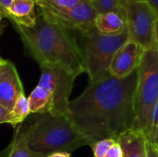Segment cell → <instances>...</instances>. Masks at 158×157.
Listing matches in <instances>:
<instances>
[{"label":"cell","mask_w":158,"mask_h":157,"mask_svg":"<svg viewBox=\"0 0 158 157\" xmlns=\"http://www.w3.org/2000/svg\"><path fill=\"white\" fill-rule=\"evenodd\" d=\"M137 81V69L125 78L109 76L89 83L79 97L70 101V118L90 146L105 139L118 141L134 129Z\"/></svg>","instance_id":"6da1fadb"},{"label":"cell","mask_w":158,"mask_h":157,"mask_svg":"<svg viewBox=\"0 0 158 157\" xmlns=\"http://www.w3.org/2000/svg\"><path fill=\"white\" fill-rule=\"evenodd\" d=\"M28 54L40 65L59 67L76 78L85 72L82 50L69 30L38 10L35 24L24 27L12 23Z\"/></svg>","instance_id":"7a4b0ae2"},{"label":"cell","mask_w":158,"mask_h":157,"mask_svg":"<svg viewBox=\"0 0 158 157\" xmlns=\"http://www.w3.org/2000/svg\"><path fill=\"white\" fill-rule=\"evenodd\" d=\"M29 147L44 156L64 152L72 154L77 149L89 145L69 115L40 114L30 125Z\"/></svg>","instance_id":"3957f363"},{"label":"cell","mask_w":158,"mask_h":157,"mask_svg":"<svg viewBox=\"0 0 158 157\" xmlns=\"http://www.w3.org/2000/svg\"><path fill=\"white\" fill-rule=\"evenodd\" d=\"M83 62L89 83L99 82L110 75V65L118 49L129 40L128 30L117 35L100 33L96 29L82 34Z\"/></svg>","instance_id":"277c9868"},{"label":"cell","mask_w":158,"mask_h":157,"mask_svg":"<svg viewBox=\"0 0 158 157\" xmlns=\"http://www.w3.org/2000/svg\"><path fill=\"white\" fill-rule=\"evenodd\" d=\"M138 81L134 96V130L147 136L153 111L158 101V49L144 51L142 62L137 68Z\"/></svg>","instance_id":"5b68a950"},{"label":"cell","mask_w":158,"mask_h":157,"mask_svg":"<svg viewBox=\"0 0 158 157\" xmlns=\"http://www.w3.org/2000/svg\"><path fill=\"white\" fill-rule=\"evenodd\" d=\"M129 40L139 43L144 50L155 48V28L157 13L145 0H128L126 6Z\"/></svg>","instance_id":"8992f818"},{"label":"cell","mask_w":158,"mask_h":157,"mask_svg":"<svg viewBox=\"0 0 158 157\" xmlns=\"http://www.w3.org/2000/svg\"><path fill=\"white\" fill-rule=\"evenodd\" d=\"M41 77L38 85L45 89L52 98L53 115H69V96L76 79L65 69L53 66L40 65Z\"/></svg>","instance_id":"52a82bcc"},{"label":"cell","mask_w":158,"mask_h":157,"mask_svg":"<svg viewBox=\"0 0 158 157\" xmlns=\"http://www.w3.org/2000/svg\"><path fill=\"white\" fill-rule=\"evenodd\" d=\"M36 6L50 19L81 35L95 29L94 21L98 13L88 0H82L76 6L66 9L55 8L41 3H36Z\"/></svg>","instance_id":"ba28073f"},{"label":"cell","mask_w":158,"mask_h":157,"mask_svg":"<svg viewBox=\"0 0 158 157\" xmlns=\"http://www.w3.org/2000/svg\"><path fill=\"white\" fill-rule=\"evenodd\" d=\"M144 51L139 43L128 40L114 56L110 65V75L125 78L131 74L139 68Z\"/></svg>","instance_id":"9c48e42d"},{"label":"cell","mask_w":158,"mask_h":157,"mask_svg":"<svg viewBox=\"0 0 158 157\" xmlns=\"http://www.w3.org/2000/svg\"><path fill=\"white\" fill-rule=\"evenodd\" d=\"M22 93L23 85L15 65L3 59L0 63V105L11 111Z\"/></svg>","instance_id":"30bf717a"},{"label":"cell","mask_w":158,"mask_h":157,"mask_svg":"<svg viewBox=\"0 0 158 157\" xmlns=\"http://www.w3.org/2000/svg\"><path fill=\"white\" fill-rule=\"evenodd\" d=\"M95 29L102 34L117 35L127 30L126 10L119 7L115 10L98 13L95 21Z\"/></svg>","instance_id":"8fae6325"},{"label":"cell","mask_w":158,"mask_h":157,"mask_svg":"<svg viewBox=\"0 0 158 157\" xmlns=\"http://www.w3.org/2000/svg\"><path fill=\"white\" fill-rule=\"evenodd\" d=\"M122 150V157H147V138L137 130L123 133L117 141Z\"/></svg>","instance_id":"7c38bea8"},{"label":"cell","mask_w":158,"mask_h":157,"mask_svg":"<svg viewBox=\"0 0 158 157\" xmlns=\"http://www.w3.org/2000/svg\"><path fill=\"white\" fill-rule=\"evenodd\" d=\"M35 6L36 3L31 0H13L7 10L6 18L12 23L32 27L37 17Z\"/></svg>","instance_id":"4fadbf2b"},{"label":"cell","mask_w":158,"mask_h":157,"mask_svg":"<svg viewBox=\"0 0 158 157\" xmlns=\"http://www.w3.org/2000/svg\"><path fill=\"white\" fill-rule=\"evenodd\" d=\"M30 133V126H20L16 130L12 143L7 148V155L6 157H45L33 152L29 147Z\"/></svg>","instance_id":"5bb4252c"},{"label":"cell","mask_w":158,"mask_h":157,"mask_svg":"<svg viewBox=\"0 0 158 157\" xmlns=\"http://www.w3.org/2000/svg\"><path fill=\"white\" fill-rule=\"evenodd\" d=\"M31 113L32 114H45L51 113L52 111V98L50 93L41 87L37 85L31 94L28 97Z\"/></svg>","instance_id":"9a60e30c"},{"label":"cell","mask_w":158,"mask_h":157,"mask_svg":"<svg viewBox=\"0 0 158 157\" xmlns=\"http://www.w3.org/2000/svg\"><path fill=\"white\" fill-rule=\"evenodd\" d=\"M30 114L31 109L28 97H26L25 93H22L10 111V125L12 127H17L19 124L22 123Z\"/></svg>","instance_id":"2e32d148"},{"label":"cell","mask_w":158,"mask_h":157,"mask_svg":"<svg viewBox=\"0 0 158 157\" xmlns=\"http://www.w3.org/2000/svg\"><path fill=\"white\" fill-rule=\"evenodd\" d=\"M116 143L117 141L113 139H105L94 143L91 145L94 152V157H105L112 145H114Z\"/></svg>","instance_id":"e0dca14e"},{"label":"cell","mask_w":158,"mask_h":157,"mask_svg":"<svg viewBox=\"0 0 158 157\" xmlns=\"http://www.w3.org/2000/svg\"><path fill=\"white\" fill-rule=\"evenodd\" d=\"M91 4L97 13L115 10L121 7L119 0H92Z\"/></svg>","instance_id":"ac0fdd59"},{"label":"cell","mask_w":158,"mask_h":157,"mask_svg":"<svg viewBox=\"0 0 158 157\" xmlns=\"http://www.w3.org/2000/svg\"><path fill=\"white\" fill-rule=\"evenodd\" d=\"M82 0H37L36 3L47 5L55 8H71L79 5Z\"/></svg>","instance_id":"d6986e66"},{"label":"cell","mask_w":158,"mask_h":157,"mask_svg":"<svg viewBox=\"0 0 158 157\" xmlns=\"http://www.w3.org/2000/svg\"><path fill=\"white\" fill-rule=\"evenodd\" d=\"M158 127V101L157 103L155 105L154 111H153V117H152V121H151V126H150V130L149 132L146 136L148 141H151L156 129Z\"/></svg>","instance_id":"ffe728a7"},{"label":"cell","mask_w":158,"mask_h":157,"mask_svg":"<svg viewBox=\"0 0 158 157\" xmlns=\"http://www.w3.org/2000/svg\"><path fill=\"white\" fill-rule=\"evenodd\" d=\"M105 157H122V150L118 142L114 145H112Z\"/></svg>","instance_id":"44dd1931"},{"label":"cell","mask_w":158,"mask_h":157,"mask_svg":"<svg viewBox=\"0 0 158 157\" xmlns=\"http://www.w3.org/2000/svg\"><path fill=\"white\" fill-rule=\"evenodd\" d=\"M10 124V111L0 105V124Z\"/></svg>","instance_id":"7402d4cb"},{"label":"cell","mask_w":158,"mask_h":157,"mask_svg":"<svg viewBox=\"0 0 158 157\" xmlns=\"http://www.w3.org/2000/svg\"><path fill=\"white\" fill-rule=\"evenodd\" d=\"M146 149H147V157H158V150L148 140H147Z\"/></svg>","instance_id":"603a6c76"},{"label":"cell","mask_w":158,"mask_h":157,"mask_svg":"<svg viewBox=\"0 0 158 157\" xmlns=\"http://www.w3.org/2000/svg\"><path fill=\"white\" fill-rule=\"evenodd\" d=\"M12 1L13 0H0V11L5 15L6 18L7 15V10H8Z\"/></svg>","instance_id":"cb8c5ba5"},{"label":"cell","mask_w":158,"mask_h":157,"mask_svg":"<svg viewBox=\"0 0 158 157\" xmlns=\"http://www.w3.org/2000/svg\"><path fill=\"white\" fill-rule=\"evenodd\" d=\"M149 142H151L155 145V147L158 150V127L156 130V132H155V134H154V136H153V138H152V140L149 141Z\"/></svg>","instance_id":"d4e9b609"},{"label":"cell","mask_w":158,"mask_h":157,"mask_svg":"<svg viewBox=\"0 0 158 157\" xmlns=\"http://www.w3.org/2000/svg\"><path fill=\"white\" fill-rule=\"evenodd\" d=\"M153 8L154 10L157 13L158 15V0H145Z\"/></svg>","instance_id":"484cf974"},{"label":"cell","mask_w":158,"mask_h":157,"mask_svg":"<svg viewBox=\"0 0 158 157\" xmlns=\"http://www.w3.org/2000/svg\"><path fill=\"white\" fill-rule=\"evenodd\" d=\"M47 157H71V156H70V154L64 153V152H59V153H55V154H52V155H48Z\"/></svg>","instance_id":"4316f807"},{"label":"cell","mask_w":158,"mask_h":157,"mask_svg":"<svg viewBox=\"0 0 158 157\" xmlns=\"http://www.w3.org/2000/svg\"><path fill=\"white\" fill-rule=\"evenodd\" d=\"M155 40H156V46L158 49V20L156 23V28H155Z\"/></svg>","instance_id":"83f0119b"},{"label":"cell","mask_w":158,"mask_h":157,"mask_svg":"<svg viewBox=\"0 0 158 157\" xmlns=\"http://www.w3.org/2000/svg\"><path fill=\"white\" fill-rule=\"evenodd\" d=\"M4 18H6L5 15L0 11V34H1V32H2V31H3V28H4V27H3V24H2V20H3Z\"/></svg>","instance_id":"f1b7e54d"},{"label":"cell","mask_w":158,"mask_h":157,"mask_svg":"<svg viewBox=\"0 0 158 157\" xmlns=\"http://www.w3.org/2000/svg\"><path fill=\"white\" fill-rule=\"evenodd\" d=\"M127 2H128V0H119V4H120V6H121L122 7H124V8H125V6H126Z\"/></svg>","instance_id":"f546056e"},{"label":"cell","mask_w":158,"mask_h":157,"mask_svg":"<svg viewBox=\"0 0 158 157\" xmlns=\"http://www.w3.org/2000/svg\"><path fill=\"white\" fill-rule=\"evenodd\" d=\"M2 60H3V58H2V57H1V56H0V63H1V61H2Z\"/></svg>","instance_id":"4dcf8cb0"},{"label":"cell","mask_w":158,"mask_h":157,"mask_svg":"<svg viewBox=\"0 0 158 157\" xmlns=\"http://www.w3.org/2000/svg\"><path fill=\"white\" fill-rule=\"evenodd\" d=\"M31 1H34V2L36 3V1H37V0H31Z\"/></svg>","instance_id":"1f68e13d"},{"label":"cell","mask_w":158,"mask_h":157,"mask_svg":"<svg viewBox=\"0 0 158 157\" xmlns=\"http://www.w3.org/2000/svg\"><path fill=\"white\" fill-rule=\"evenodd\" d=\"M88 1H90V2H91V1H92V0H88Z\"/></svg>","instance_id":"d6a6232c"}]
</instances>
